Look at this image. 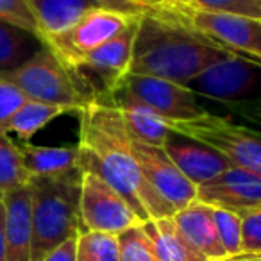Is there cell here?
<instances>
[{
  "label": "cell",
  "instance_id": "cell-1",
  "mask_svg": "<svg viewBox=\"0 0 261 261\" xmlns=\"http://www.w3.org/2000/svg\"><path fill=\"white\" fill-rule=\"evenodd\" d=\"M79 116L77 168L93 172L113 186L127 200L140 224L174 217L175 210L158 195L143 175L135 158L133 138L118 108L109 100H91Z\"/></svg>",
  "mask_w": 261,
  "mask_h": 261
},
{
  "label": "cell",
  "instance_id": "cell-2",
  "mask_svg": "<svg viewBox=\"0 0 261 261\" xmlns=\"http://www.w3.org/2000/svg\"><path fill=\"white\" fill-rule=\"evenodd\" d=\"M229 56L232 52L190 25L185 6L154 9L140 16L129 73L188 84Z\"/></svg>",
  "mask_w": 261,
  "mask_h": 261
},
{
  "label": "cell",
  "instance_id": "cell-3",
  "mask_svg": "<svg viewBox=\"0 0 261 261\" xmlns=\"http://www.w3.org/2000/svg\"><path fill=\"white\" fill-rule=\"evenodd\" d=\"M79 168L52 177H31V222L33 250L31 261H41L50 250L83 232L81 224Z\"/></svg>",
  "mask_w": 261,
  "mask_h": 261
},
{
  "label": "cell",
  "instance_id": "cell-4",
  "mask_svg": "<svg viewBox=\"0 0 261 261\" xmlns=\"http://www.w3.org/2000/svg\"><path fill=\"white\" fill-rule=\"evenodd\" d=\"M0 77L15 84L29 100L70 108L77 115L88 102H91L77 73L66 66L48 45L22 66Z\"/></svg>",
  "mask_w": 261,
  "mask_h": 261
},
{
  "label": "cell",
  "instance_id": "cell-5",
  "mask_svg": "<svg viewBox=\"0 0 261 261\" xmlns=\"http://www.w3.org/2000/svg\"><path fill=\"white\" fill-rule=\"evenodd\" d=\"M186 86L199 97L243 108H261V61L229 56L215 63Z\"/></svg>",
  "mask_w": 261,
  "mask_h": 261
},
{
  "label": "cell",
  "instance_id": "cell-6",
  "mask_svg": "<svg viewBox=\"0 0 261 261\" xmlns=\"http://www.w3.org/2000/svg\"><path fill=\"white\" fill-rule=\"evenodd\" d=\"M170 129L197 138L220 150L232 163L261 175V130L242 125L225 116L213 113L199 120L181 123H168Z\"/></svg>",
  "mask_w": 261,
  "mask_h": 261
},
{
  "label": "cell",
  "instance_id": "cell-7",
  "mask_svg": "<svg viewBox=\"0 0 261 261\" xmlns=\"http://www.w3.org/2000/svg\"><path fill=\"white\" fill-rule=\"evenodd\" d=\"M118 88L142 100L168 123L192 122L210 115V111L200 104L199 95L193 93L186 84L160 77L127 73Z\"/></svg>",
  "mask_w": 261,
  "mask_h": 261
},
{
  "label": "cell",
  "instance_id": "cell-8",
  "mask_svg": "<svg viewBox=\"0 0 261 261\" xmlns=\"http://www.w3.org/2000/svg\"><path fill=\"white\" fill-rule=\"evenodd\" d=\"M140 16L125 15L108 8H98L88 13L65 34L52 38L47 45L58 54L66 66H77L88 54L97 50L104 43L125 31Z\"/></svg>",
  "mask_w": 261,
  "mask_h": 261
},
{
  "label": "cell",
  "instance_id": "cell-9",
  "mask_svg": "<svg viewBox=\"0 0 261 261\" xmlns=\"http://www.w3.org/2000/svg\"><path fill=\"white\" fill-rule=\"evenodd\" d=\"M79 210L83 232L97 231L116 236L140 224L127 200L93 172H83Z\"/></svg>",
  "mask_w": 261,
  "mask_h": 261
},
{
  "label": "cell",
  "instance_id": "cell-10",
  "mask_svg": "<svg viewBox=\"0 0 261 261\" xmlns=\"http://www.w3.org/2000/svg\"><path fill=\"white\" fill-rule=\"evenodd\" d=\"M185 16L193 29L229 52L261 61V20L200 11L188 6H185Z\"/></svg>",
  "mask_w": 261,
  "mask_h": 261
},
{
  "label": "cell",
  "instance_id": "cell-11",
  "mask_svg": "<svg viewBox=\"0 0 261 261\" xmlns=\"http://www.w3.org/2000/svg\"><path fill=\"white\" fill-rule=\"evenodd\" d=\"M133 150L147 181L156 190L158 195L163 197L174 207L175 213L197 200V186L186 179L163 147L147 145L133 140Z\"/></svg>",
  "mask_w": 261,
  "mask_h": 261
},
{
  "label": "cell",
  "instance_id": "cell-12",
  "mask_svg": "<svg viewBox=\"0 0 261 261\" xmlns=\"http://www.w3.org/2000/svg\"><path fill=\"white\" fill-rule=\"evenodd\" d=\"M197 200L238 215L261 210V175L245 168L231 167L224 174L200 185L197 188Z\"/></svg>",
  "mask_w": 261,
  "mask_h": 261
},
{
  "label": "cell",
  "instance_id": "cell-13",
  "mask_svg": "<svg viewBox=\"0 0 261 261\" xmlns=\"http://www.w3.org/2000/svg\"><path fill=\"white\" fill-rule=\"evenodd\" d=\"M161 147L197 188L232 167V163L220 150L174 129H170Z\"/></svg>",
  "mask_w": 261,
  "mask_h": 261
},
{
  "label": "cell",
  "instance_id": "cell-14",
  "mask_svg": "<svg viewBox=\"0 0 261 261\" xmlns=\"http://www.w3.org/2000/svg\"><path fill=\"white\" fill-rule=\"evenodd\" d=\"M6 210L4 236L8 261H31L33 250V222H31L29 186L9 192L2 199Z\"/></svg>",
  "mask_w": 261,
  "mask_h": 261
},
{
  "label": "cell",
  "instance_id": "cell-15",
  "mask_svg": "<svg viewBox=\"0 0 261 261\" xmlns=\"http://www.w3.org/2000/svg\"><path fill=\"white\" fill-rule=\"evenodd\" d=\"M106 100L113 102L122 113V118L129 135L136 142L147 143V145L161 147L170 133V125L165 118H161L158 113H154L149 106L142 100L135 98L122 88H116L115 93Z\"/></svg>",
  "mask_w": 261,
  "mask_h": 261
},
{
  "label": "cell",
  "instance_id": "cell-16",
  "mask_svg": "<svg viewBox=\"0 0 261 261\" xmlns=\"http://www.w3.org/2000/svg\"><path fill=\"white\" fill-rule=\"evenodd\" d=\"M172 218L179 231L186 236V240L210 261L227 257L224 247L220 245V240H218L211 206L200 202V200H193L192 204L179 210Z\"/></svg>",
  "mask_w": 261,
  "mask_h": 261
},
{
  "label": "cell",
  "instance_id": "cell-17",
  "mask_svg": "<svg viewBox=\"0 0 261 261\" xmlns=\"http://www.w3.org/2000/svg\"><path fill=\"white\" fill-rule=\"evenodd\" d=\"M29 4L45 43L70 31L93 9L104 8L98 0H29Z\"/></svg>",
  "mask_w": 261,
  "mask_h": 261
},
{
  "label": "cell",
  "instance_id": "cell-18",
  "mask_svg": "<svg viewBox=\"0 0 261 261\" xmlns=\"http://www.w3.org/2000/svg\"><path fill=\"white\" fill-rule=\"evenodd\" d=\"M142 227L154 243L160 261H210L186 240L172 217L147 220Z\"/></svg>",
  "mask_w": 261,
  "mask_h": 261
},
{
  "label": "cell",
  "instance_id": "cell-19",
  "mask_svg": "<svg viewBox=\"0 0 261 261\" xmlns=\"http://www.w3.org/2000/svg\"><path fill=\"white\" fill-rule=\"evenodd\" d=\"M23 165L31 177H52L63 175L77 168L79 149L73 147H43L31 142L20 143Z\"/></svg>",
  "mask_w": 261,
  "mask_h": 261
},
{
  "label": "cell",
  "instance_id": "cell-20",
  "mask_svg": "<svg viewBox=\"0 0 261 261\" xmlns=\"http://www.w3.org/2000/svg\"><path fill=\"white\" fill-rule=\"evenodd\" d=\"M75 113L70 108H63V106L54 104H45V102H36L27 98L15 113L13 116L0 127V130H4L8 135H15L22 143L31 142L34 135H38L41 129L48 125L52 120L59 118L63 115H70Z\"/></svg>",
  "mask_w": 261,
  "mask_h": 261
},
{
  "label": "cell",
  "instance_id": "cell-21",
  "mask_svg": "<svg viewBox=\"0 0 261 261\" xmlns=\"http://www.w3.org/2000/svg\"><path fill=\"white\" fill-rule=\"evenodd\" d=\"M45 45L38 34L0 22V75L22 66Z\"/></svg>",
  "mask_w": 261,
  "mask_h": 261
},
{
  "label": "cell",
  "instance_id": "cell-22",
  "mask_svg": "<svg viewBox=\"0 0 261 261\" xmlns=\"http://www.w3.org/2000/svg\"><path fill=\"white\" fill-rule=\"evenodd\" d=\"M29 179L20 145L13 142L8 133L0 130V199L25 186Z\"/></svg>",
  "mask_w": 261,
  "mask_h": 261
},
{
  "label": "cell",
  "instance_id": "cell-23",
  "mask_svg": "<svg viewBox=\"0 0 261 261\" xmlns=\"http://www.w3.org/2000/svg\"><path fill=\"white\" fill-rule=\"evenodd\" d=\"M75 261H120L118 238L108 232H81L77 236Z\"/></svg>",
  "mask_w": 261,
  "mask_h": 261
},
{
  "label": "cell",
  "instance_id": "cell-24",
  "mask_svg": "<svg viewBox=\"0 0 261 261\" xmlns=\"http://www.w3.org/2000/svg\"><path fill=\"white\" fill-rule=\"evenodd\" d=\"M120 249V261H160L154 243L143 231L142 224L133 225L116 234Z\"/></svg>",
  "mask_w": 261,
  "mask_h": 261
},
{
  "label": "cell",
  "instance_id": "cell-25",
  "mask_svg": "<svg viewBox=\"0 0 261 261\" xmlns=\"http://www.w3.org/2000/svg\"><path fill=\"white\" fill-rule=\"evenodd\" d=\"M213 218L218 240L227 257L242 254V217L224 207H213Z\"/></svg>",
  "mask_w": 261,
  "mask_h": 261
},
{
  "label": "cell",
  "instance_id": "cell-26",
  "mask_svg": "<svg viewBox=\"0 0 261 261\" xmlns=\"http://www.w3.org/2000/svg\"><path fill=\"white\" fill-rule=\"evenodd\" d=\"M182 6L210 13L247 16L261 20V0H179Z\"/></svg>",
  "mask_w": 261,
  "mask_h": 261
},
{
  "label": "cell",
  "instance_id": "cell-27",
  "mask_svg": "<svg viewBox=\"0 0 261 261\" xmlns=\"http://www.w3.org/2000/svg\"><path fill=\"white\" fill-rule=\"evenodd\" d=\"M0 22L22 27V29L31 31L41 38L40 27H38L36 16H34L29 0H0Z\"/></svg>",
  "mask_w": 261,
  "mask_h": 261
},
{
  "label": "cell",
  "instance_id": "cell-28",
  "mask_svg": "<svg viewBox=\"0 0 261 261\" xmlns=\"http://www.w3.org/2000/svg\"><path fill=\"white\" fill-rule=\"evenodd\" d=\"M242 217V254L261 256V210L240 213Z\"/></svg>",
  "mask_w": 261,
  "mask_h": 261
},
{
  "label": "cell",
  "instance_id": "cell-29",
  "mask_svg": "<svg viewBox=\"0 0 261 261\" xmlns=\"http://www.w3.org/2000/svg\"><path fill=\"white\" fill-rule=\"evenodd\" d=\"M25 95L4 77H0V127L4 125L13 113L25 102Z\"/></svg>",
  "mask_w": 261,
  "mask_h": 261
},
{
  "label": "cell",
  "instance_id": "cell-30",
  "mask_svg": "<svg viewBox=\"0 0 261 261\" xmlns=\"http://www.w3.org/2000/svg\"><path fill=\"white\" fill-rule=\"evenodd\" d=\"M104 8L113 9V11L125 13V15L142 16L149 11H154L145 0H98Z\"/></svg>",
  "mask_w": 261,
  "mask_h": 261
},
{
  "label": "cell",
  "instance_id": "cell-31",
  "mask_svg": "<svg viewBox=\"0 0 261 261\" xmlns=\"http://www.w3.org/2000/svg\"><path fill=\"white\" fill-rule=\"evenodd\" d=\"M75 247H77V236L66 240L65 243L56 247L41 261H75Z\"/></svg>",
  "mask_w": 261,
  "mask_h": 261
},
{
  "label": "cell",
  "instance_id": "cell-32",
  "mask_svg": "<svg viewBox=\"0 0 261 261\" xmlns=\"http://www.w3.org/2000/svg\"><path fill=\"white\" fill-rule=\"evenodd\" d=\"M4 220H6V210H4V202H2V199H0V261H8V257H6Z\"/></svg>",
  "mask_w": 261,
  "mask_h": 261
},
{
  "label": "cell",
  "instance_id": "cell-33",
  "mask_svg": "<svg viewBox=\"0 0 261 261\" xmlns=\"http://www.w3.org/2000/svg\"><path fill=\"white\" fill-rule=\"evenodd\" d=\"M145 2L152 9H175L182 6L179 2H174V0H145Z\"/></svg>",
  "mask_w": 261,
  "mask_h": 261
},
{
  "label": "cell",
  "instance_id": "cell-34",
  "mask_svg": "<svg viewBox=\"0 0 261 261\" xmlns=\"http://www.w3.org/2000/svg\"><path fill=\"white\" fill-rule=\"evenodd\" d=\"M218 261H261V256H250V254H238L232 257H224Z\"/></svg>",
  "mask_w": 261,
  "mask_h": 261
},
{
  "label": "cell",
  "instance_id": "cell-35",
  "mask_svg": "<svg viewBox=\"0 0 261 261\" xmlns=\"http://www.w3.org/2000/svg\"><path fill=\"white\" fill-rule=\"evenodd\" d=\"M174 2H179V0H174ZM179 4H181V2H179Z\"/></svg>",
  "mask_w": 261,
  "mask_h": 261
}]
</instances>
